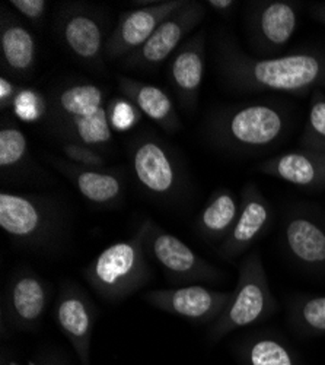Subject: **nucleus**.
<instances>
[{
    "mask_svg": "<svg viewBox=\"0 0 325 365\" xmlns=\"http://www.w3.org/2000/svg\"><path fill=\"white\" fill-rule=\"evenodd\" d=\"M215 60L222 81L241 93H286L305 96L325 89V53L298 51L270 58L244 53L229 37H218Z\"/></svg>",
    "mask_w": 325,
    "mask_h": 365,
    "instance_id": "f257e3e1",
    "label": "nucleus"
},
{
    "mask_svg": "<svg viewBox=\"0 0 325 365\" xmlns=\"http://www.w3.org/2000/svg\"><path fill=\"white\" fill-rule=\"evenodd\" d=\"M50 126L68 142L105 149L112 142V128L104 89L95 83H69L54 89L47 100Z\"/></svg>",
    "mask_w": 325,
    "mask_h": 365,
    "instance_id": "f03ea898",
    "label": "nucleus"
},
{
    "mask_svg": "<svg viewBox=\"0 0 325 365\" xmlns=\"http://www.w3.org/2000/svg\"><path fill=\"white\" fill-rule=\"evenodd\" d=\"M290 125L289 111L275 103L233 106L212 115L209 136L233 152H257L279 143Z\"/></svg>",
    "mask_w": 325,
    "mask_h": 365,
    "instance_id": "7ed1b4c3",
    "label": "nucleus"
},
{
    "mask_svg": "<svg viewBox=\"0 0 325 365\" xmlns=\"http://www.w3.org/2000/svg\"><path fill=\"white\" fill-rule=\"evenodd\" d=\"M83 278L104 299L118 302L143 288L152 278L144 250V227L136 234L111 245L83 269Z\"/></svg>",
    "mask_w": 325,
    "mask_h": 365,
    "instance_id": "20e7f679",
    "label": "nucleus"
},
{
    "mask_svg": "<svg viewBox=\"0 0 325 365\" xmlns=\"http://www.w3.org/2000/svg\"><path fill=\"white\" fill-rule=\"evenodd\" d=\"M276 309L277 302L272 294L261 257L252 252L243 260L230 301L218 320L212 323L208 341L216 344L235 330L267 319Z\"/></svg>",
    "mask_w": 325,
    "mask_h": 365,
    "instance_id": "39448f33",
    "label": "nucleus"
},
{
    "mask_svg": "<svg viewBox=\"0 0 325 365\" xmlns=\"http://www.w3.org/2000/svg\"><path fill=\"white\" fill-rule=\"evenodd\" d=\"M0 228L21 246L44 247L62 230V217L54 202L23 193L0 195Z\"/></svg>",
    "mask_w": 325,
    "mask_h": 365,
    "instance_id": "423d86ee",
    "label": "nucleus"
},
{
    "mask_svg": "<svg viewBox=\"0 0 325 365\" xmlns=\"http://www.w3.org/2000/svg\"><path fill=\"white\" fill-rule=\"evenodd\" d=\"M142 224L147 257L155 260L172 282H215L222 279L223 275L219 269L201 259L179 237L169 234L151 218H146Z\"/></svg>",
    "mask_w": 325,
    "mask_h": 365,
    "instance_id": "0eeeda50",
    "label": "nucleus"
},
{
    "mask_svg": "<svg viewBox=\"0 0 325 365\" xmlns=\"http://www.w3.org/2000/svg\"><path fill=\"white\" fill-rule=\"evenodd\" d=\"M248 15L250 46L260 58L276 57L299 25V8L284 0L252 4Z\"/></svg>",
    "mask_w": 325,
    "mask_h": 365,
    "instance_id": "6e6552de",
    "label": "nucleus"
},
{
    "mask_svg": "<svg viewBox=\"0 0 325 365\" xmlns=\"http://www.w3.org/2000/svg\"><path fill=\"white\" fill-rule=\"evenodd\" d=\"M230 297L232 292L215 291L201 285H184L149 291L144 294V301L161 312L198 324H208L218 320Z\"/></svg>",
    "mask_w": 325,
    "mask_h": 365,
    "instance_id": "1a4fd4ad",
    "label": "nucleus"
},
{
    "mask_svg": "<svg viewBox=\"0 0 325 365\" xmlns=\"http://www.w3.org/2000/svg\"><path fill=\"white\" fill-rule=\"evenodd\" d=\"M204 6L198 2H187L168 16L152 37L139 50L124 57L126 68L149 69L159 66L176 50L181 41L204 19Z\"/></svg>",
    "mask_w": 325,
    "mask_h": 365,
    "instance_id": "9d476101",
    "label": "nucleus"
},
{
    "mask_svg": "<svg viewBox=\"0 0 325 365\" xmlns=\"http://www.w3.org/2000/svg\"><path fill=\"white\" fill-rule=\"evenodd\" d=\"M48 285L31 269H19L9 279L4 298V324L19 331H36L48 306Z\"/></svg>",
    "mask_w": 325,
    "mask_h": 365,
    "instance_id": "9b49d317",
    "label": "nucleus"
},
{
    "mask_svg": "<svg viewBox=\"0 0 325 365\" xmlns=\"http://www.w3.org/2000/svg\"><path fill=\"white\" fill-rule=\"evenodd\" d=\"M54 319L73 346L79 364L91 365V342L97 320V310L91 298L78 285L65 282L58 291Z\"/></svg>",
    "mask_w": 325,
    "mask_h": 365,
    "instance_id": "f8f14e48",
    "label": "nucleus"
},
{
    "mask_svg": "<svg viewBox=\"0 0 325 365\" xmlns=\"http://www.w3.org/2000/svg\"><path fill=\"white\" fill-rule=\"evenodd\" d=\"M186 2L187 0H168V2H158L152 6H142L124 12L107 38L104 50L107 60H123L139 50L152 37L158 26Z\"/></svg>",
    "mask_w": 325,
    "mask_h": 365,
    "instance_id": "ddd939ff",
    "label": "nucleus"
},
{
    "mask_svg": "<svg viewBox=\"0 0 325 365\" xmlns=\"http://www.w3.org/2000/svg\"><path fill=\"white\" fill-rule=\"evenodd\" d=\"M283 241L298 264L309 270L325 269V224L312 210L294 206L286 212Z\"/></svg>",
    "mask_w": 325,
    "mask_h": 365,
    "instance_id": "4468645a",
    "label": "nucleus"
},
{
    "mask_svg": "<svg viewBox=\"0 0 325 365\" xmlns=\"http://www.w3.org/2000/svg\"><path fill=\"white\" fill-rule=\"evenodd\" d=\"M132 164L139 185L156 197H171L180 187L179 168L166 146L155 138H142L133 145Z\"/></svg>",
    "mask_w": 325,
    "mask_h": 365,
    "instance_id": "2eb2a0df",
    "label": "nucleus"
},
{
    "mask_svg": "<svg viewBox=\"0 0 325 365\" xmlns=\"http://www.w3.org/2000/svg\"><path fill=\"white\" fill-rule=\"evenodd\" d=\"M272 206L255 182H248L243 189L240 214L229 235L219 245L222 257L230 260L245 253L272 222Z\"/></svg>",
    "mask_w": 325,
    "mask_h": 365,
    "instance_id": "dca6fc26",
    "label": "nucleus"
},
{
    "mask_svg": "<svg viewBox=\"0 0 325 365\" xmlns=\"http://www.w3.org/2000/svg\"><path fill=\"white\" fill-rule=\"evenodd\" d=\"M198 31L175 51L169 65V81L180 104L191 111L198 101L206 72V37Z\"/></svg>",
    "mask_w": 325,
    "mask_h": 365,
    "instance_id": "f3484780",
    "label": "nucleus"
},
{
    "mask_svg": "<svg viewBox=\"0 0 325 365\" xmlns=\"http://www.w3.org/2000/svg\"><path fill=\"white\" fill-rule=\"evenodd\" d=\"M257 170L309 192L325 189V154L319 152L305 149L289 150L265 160Z\"/></svg>",
    "mask_w": 325,
    "mask_h": 365,
    "instance_id": "a211bd4d",
    "label": "nucleus"
},
{
    "mask_svg": "<svg viewBox=\"0 0 325 365\" xmlns=\"http://www.w3.org/2000/svg\"><path fill=\"white\" fill-rule=\"evenodd\" d=\"M58 28L63 41L80 62L92 66L101 62L107 40L98 15L83 8L66 9Z\"/></svg>",
    "mask_w": 325,
    "mask_h": 365,
    "instance_id": "6ab92c4d",
    "label": "nucleus"
},
{
    "mask_svg": "<svg viewBox=\"0 0 325 365\" xmlns=\"http://www.w3.org/2000/svg\"><path fill=\"white\" fill-rule=\"evenodd\" d=\"M117 81L123 96L162 130L176 133L181 129V121L174 101L162 88L127 76H118Z\"/></svg>",
    "mask_w": 325,
    "mask_h": 365,
    "instance_id": "aec40b11",
    "label": "nucleus"
},
{
    "mask_svg": "<svg viewBox=\"0 0 325 365\" xmlns=\"http://www.w3.org/2000/svg\"><path fill=\"white\" fill-rule=\"evenodd\" d=\"M0 56L4 69L16 78H28L36 68L37 43L28 28L11 15L0 21Z\"/></svg>",
    "mask_w": 325,
    "mask_h": 365,
    "instance_id": "412c9836",
    "label": "nucleus"
},
{
    "mask_svg": "<svg viewBox=\"0 0 325 365\" xmlns=\"http://www.w3.org/2000/svg\"><path fill=\"white\" fill-rule=\"evenodd\" d=\"M235 352L241 365H302L294 349L272 331L247 334Z\"/></svg>",
    "mask_w": 325,
    "mask_h": 365,
    "instance_id": "4be33fe9",
    "label": "nucleus"
},
{
    "mask_svg": "<svg viewBox=\"0 0 325 365\" xmlns=\"http://www.w3.org/2000/svg\"><path fill=\"white\" fill-rule=\"evenodd\" d=\"M240 214V202L229 189H218L196 221L197 232L209 242H220L229 235Z\"/></svg>",
    "mask_w": 325,
    "mask_h": 365,
    "instance_id": "5701e85b",
    "label": "nucleus"
},
{
    "mask_svg": "<svg viewBox=\"0 0 325 365\" xmlns=\"http://www.w3.org/2000/svg\"><path fill=\"white\" fill-rule=\"evenodd\" d=\"M58 167L72 180L78 192L92 203L114 205L123 195V181L112 173L85 168L72 163L58 164Z\"/></svg>",
    "mask_w": 325,
    "mask_h": 365,
    "instance_id": "b1692460",
    "label": "nucleus"
},
{
    "mask_svg": "<svg viewBox=\"0 0 325 365\" xmlns=\"http://www.w3.org/2000/svg\"><path fill=\"white\" fill-rule=\"evenodd\" d=\"M289 320L294 330L302 334H325V295H298L294 297Z\"/></svg>",
    "mask_w": 325,
    "mask_h": 365,
    "instance_id": "393cba45",
    "label": "nucleus"
},
{
    "mask_svg": "<svg viewBox=\"0 0 325 365\" xmlns=\"http://www.w3.org/2000/svg\"><path fill=\"white\" fill-rule=\"evenodd\" d=\"M299 149L325 154V93L315 88L311 93L307 123L299 138Z\"/></svg>",
    "mask_w": 325,
    "mask_h": 365,
    "instance_id": "a878e982",
    "label": "nucleus"
},
{
    "mask_svg": "<svg viewBox=\"0 0 325 365\" xmlns=\"http://www.w3.org/2000/svg\"><path fill=\"white\" fill-rule=\"evenodd\" d=\"M28 154V142L16 126H4L0 130V167L4 170L16 167Z\"/></svg>",
    "mask_w": 325,
    "mask_h": 365,
    "instance_id": "bb28decb",
    "label": "nucleus"
},
{
    "mask_svg": "<svg viewBox=\"0 0 325 365\" xmlns=\"http://www.w3.org/2000/svg\"><path fill=\"white\" fill-rule=\"evenodd\" d=\"M62 150L68 157V160L75 165L94 170H100L105 165V160L100 152L95 148H91L87 145L78 142H65L62 145Z\"/></svg>",
    "mask_w": 325,
    "mask_h": 365,
    "instance_id": "cd10ccee",
    "label": "nucleus"
},
{
    "mask_svg": "<svg viewBox=\"0 0 325 365\" xmlns=\"http://www.w3.org/2000/svg\"><path fill=\"white\" fill-rule=\"evenodd\" d=\"M9 5L34 24L44 18L47 9L46 0H11Z\"/></svg>",
    "mask_w": 325,
    "mask_h": 365,
    "instance_id": "c85d7f7f",
    "label": "nucleus"
},
{
    "mask_svg": "<svg viewBox=\"0 0 325 365\" xmlns=\"http://www.w3.org/2000/svg\"><path fill=\"white\" fill-rule=\"evenodd\" d=\"M19 93L16 85H14L6 76L0 78V108L6 110L12 104H15Z\"/></svg>",
    "mask_w": 325,
    "mask_h": 365,
    "instance_id": "c756f323",
    "label": "nucleus"
},
{
    "mask_svg": "<svg viewBox=\"0 0 325 365\" xmlns=\"http://www.w3.org/2000/svg\"><path fill=\"white\" fill-rule=\"evenodd\" d=\"M206 5L219 14H228L229 11H232L235 8L236 2H232V0H209Z\"/></svg>",
    "mask_w": 325,
    "mask_h": 365,
    "instance_id": "7c9ffc66",
    "label": "nucleus"
},
{
    "mask_svg": "<svg viewBox=\"0 0 325 365\" xmlns=\"http://www.w3.org/2000/svg\"><path fill=\"white\" fill-rule=\"evenodd\" d=\"M311 15L314 19L325 25V4H319L311 8Z\"/></svg>",
    "mask_w": 325,
    "mask_h": 365,
    "instance_id": "2f4dec72",
    "label": "nucleus"
},
{
    "mask_svg": "<svg viewBox=\"0 0 325 365\" xmlns=\"http://www.w3.org/2000/svg\"><path fill=\"white\" fill-rule=\"evenodd\" d=\"M37 365H66L62 359H57V358H46V359H43L40 364H37Z\"/></svg>",
    "mask_w": 325,
    "mask_h": 365,
    "instance_id": "473e14b6",
    "label": "nucleus"
}]
</instances>
